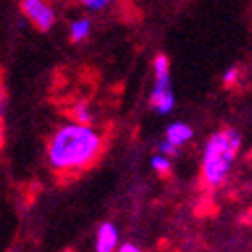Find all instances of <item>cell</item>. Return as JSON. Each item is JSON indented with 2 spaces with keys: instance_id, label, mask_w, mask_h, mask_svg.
<instances>
[{
  "instance_id": "obj_1",
  "label": "cell",
  "mask_w": 252,
  "mask_h": 252,
  "mask_svg": "<svg viewBox=\"0 0 252 252\" xmlns=\"http://www.w3.org/2000/svg\"><path fill=\"white\" fill-rule=\"evenodd\" d=\"M106 140L92 124L68 122L52 132L46 142V160L56 176H78L92 168L104 152Z\"/></svg>"
},
{
  "instance_id": "obj_2",
  "label": "cell",
  "mask_w": 252,
  "mask_h": 252,
  "mask_svg": "<svg viewBox=\"0 0 252 252\" xmlns=\"http://www.w3.org/2000/svg\"><path fill=\"white\" fill-rule=\"evenodd\" d=\"M240 148H242V136L230 126H224V128H220L208 136L200 162V176L206 190H216V188H220L226 182Z\"/></svg>"
},
{
  "instance_id": "obj_3",
  "label": "cell",
  "mask_w": 252,
  "mask_h": 252,
  "mask_svg": "<svg viewBox=\"0 0 252 252\" xmlns=\"http://www.w3.org/2000/svg\"><path fill=\"white\" fill-rule=\"evenodd\" d=\"M150 106L158 114H168L174 108V94L170 86V62L166 54L154 58V86L150 94Z\"/></svg>"
},
{
  "instance_id": "obj_4",
  "label": "cell",
  "mask_w": 252,
  "mask_h": 252,
  "mask_svg": "<svg viewBox=\"0 0 252 252\" xmlns=\"http://www.w3.org/2000/svg\"><path fill=\"white\" fill-rule=\"evenodd\" d=\"M20 12L38 32H48L56 22L50 0H20Z\"/></svg>"
},
{
  "instance_id": "obj_5",
  "label": "cell",
  "mask_w": 252,
  "mask_h": 252,
  "mask_svg": "<svg viewBox=\"0 0 252 252\" xmlns=\"http://www.w3.org/2000/svg\"><path fill=\"white\" fill-rule=\"evenodd\" d=\"M116 246H118V228L112 222H102L96 230L94 250L96 252H114Z\"/></svg>"
},
{
  "instance_id": "obj_6",
  "label": "cell",
  "mask_w": 252,
  "mask_h": 252,
  "mask_svg": "<svg viewBox=\"0 0 252 252\" xmlns=\"http://www.w3.org/2000/svg\"><path fill=\"white\" fill-rule=\"evenodd\" d=\"M192 128L188 126L186 122H174V124H170L168 128H166V134H164V140H168L170 144H174V146H184L188 140L192 138Z\"/></svg>"
},
{
  "instance_id": "obj_7",
  "label": "cell",
  "mask_w": 252,
  "mask_h": 252,
  "mask_svg": "<svg viewBox=\"0 0 252 252\" xmlns=\"http://www.w3.org/2000/svg\"><path fill=\"white\" fill-rule=\"evenodd\" d=\"M88 34H90V20L78 18V20H74V22L70 24V40H72V42L78 44V42L86 40Z\"/></svg>"
},
{
  "instance_id": "obj_8",
  "label": "cell",
  "mask_w": 252,
  "mask_h": 252,
  "mask_svg": "<svg viewBox=\"0 0 252 252\" xmlns=\"http://www.w3.org/2000/svg\"><path fill=\"white\" fill-rule=\"evenodd\" d=\"M70 116H72L74 122H80V124H92V120H94V114H92L88 102H84V100L76 102L70 108Z\"/></svg>"
},
{
  "instance_id": "obj_9",
  "label": "cell",
  "mask_w": 252,
  "mask_h": 252,
  "mask_svg": "<svg viewBox=\"0 0 252 252\" xmlns=\"http://www.w3.org/2000/svg\"><path fill=\"white\" fill-rule=\"evenodd\" d=\"M4 108H6V86H4V74L0 68V152L4 148Z\"/></svg>"
},
{
  "instance_id": "obj_10",
  "label": "cell",
  "mask_w": 252,
  "mask_h": 252,
  "mask_svg": "<svg viewBox=\"0 0 252 252\" xmlns=\"http://www.w3.org/2000/svg\"><path fill=\"white\" fill-rule=\"evenodd\" d=\"M150 166L154 172H158L162 176H166L170 170H172V162H170V156H164V154H154L152 160H150Z\"/></svg>"
},
{
  "instance_id": "obj_11",
  "label": "cell",
  "mask_w": 252,
  "mask_h": 252,
  "mask_svg": "<svg viewBox=\"0 0 252 252\" xmlns=\"http://www.w3.org/2000/svg\"><path fill=\"white\" fill-rule=\"evenodd\" d=\"M238 80H240V68H238V66H230L228 70H224V74H222V82H224V86L232 88V86H236Z\"/></svg>"
},
{
  "instance_id": "obj_12",
  "label": "cell",
  "mask_w": 252,
  "mask_h": 252,
  "mask_svg": "<svg viewBox=\"0 0 252 252\" xmlns=\"http://www.w3.org/2000/svg\"><path fill=\"white\" fill-rule=\"evenodd\" d=\"M158 152H160V154H164V156H176V154L180 152V148H178V146H174V144H170L168 140H162V142H160Z\"/></svg>"
},
{
  "instance_id": "obj_13",
  "label": "cell",
  "mask_w": 252,
  "mask_h": 252,
  "mask_svg": "<svg viewBox=\"0 0 252 252\" xmlns=\"http://www.w3.org/2000/svg\"><path fill=\"white\" fill-rule=\"evenodd\" d=\"M80 4H84L86 8H92V10H98V8H102V6H106L108 4V0H78Z\"/></svg>"
},
{
  "instance_id": "obj_14",
  "label": "cell",
  "mask_w": 252,
  "mask_h": 252,
  "mask_svg": "<svg viewBox=\"0 0 252 252\" xmlns=\"http://www.w3.org/2000/svg\"><path fill=\"white\" fill-rule=\"evenodd\" d=\"M114 252H144L140 246H136V244H132V242H126V244H120V246H116V250Z\"/></svg>"
}]
</instances>
